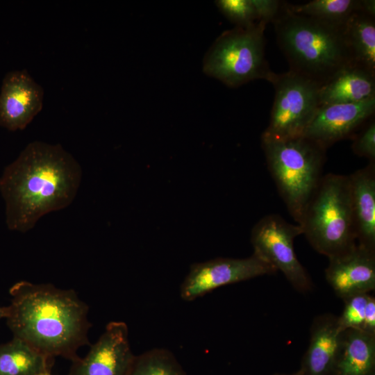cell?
Instances as JSON below:
<instances>
[{
	"label": "cell",
	"instance_id": "cell-1",
	"mask_svg": "<svg viewBox=\"0 0 375 375\" xmlns=\"http://www.w3.org/2000/svg\"><path fill=\"white\" fill-rule=\"evenodd\" d=\"M82 175L78 162L60 144L28 143L0 176L8 228L26 233L44 215L69 206Z\"/></svg>",
	"mask_w": 375,
	"mask_h": 375
},
{
	"label": "cell",
	"instance_id": "cell-2",
	"mask_svg": "<svg viewBox=\"0 0 375 375\" xmlns=\"http://www.w3.org/2000/svg\"><path fill=\"white\" fill-rule=\"evenodd\" d=\"M9 292L6 319L13 338L47 356L72 362L79 358L80 347L90 344L88 306L74 290L21 281Z\"/></svg>",
	"mask_w": 375,
	"mask_h": 375
},
{
	"label": "cell",
	"instance_id": "cell-3",
	"mask_svg": "<svg viewBox=\"0 0 375 375\" xmlns=\"http://www.w3.org/2000/svg\"><path fill=\"white\" fill-rule=\"evenodd\" d=\"M272 23L290 70L319 85L353 63L343 26L292 12L285 2Z\"/></svg>",
	"mask_w": 375,
	"mask_h": 375
},
{
	"label": "cell",
	"instance_id": "cell-4",
	"mask_svg": "<svg viewBox=\"0 0 375 375\" xmlns=\"http://www.w3.org/2000/svg\"><path fill=\"white\" fill-rule=\"evenodd\" d=\"M261 145L278 193L299 224L323 176L326 149L303 135L284 139L262 135Z\"/></svg>",
	"mask_w": 375,
	"mask_h": 375
},
{
	"label": "cell",
	"instance_id": "cell-5",
	"mask_svg": "<svg viewBox=\"0 0 375 375\" xmlns=\"http://www.w3.org/2000/svg\"><path fill=\"white\" fill-rule=\"evenodd\" d=\"M298 225L312 248L328 258L355 247L349 176H323Z\"/></svg>",
	"mask_w": 375,
	"mask_h": 375
},
{
	"label": "cell",
	"instance_id": "cell-6",
	"mask_svg": "<svg viewBox=\"0 0 375 375\" xmlns=\"http://www.w3.org/2000/svg\"><path fill=\"white\" fill-rule=\"evenodd\" d=\"M267 24L259 21L223 32L204 56L203 72L230 88H238L256 79L269 81L273 72L265 57Z\"/></svg>",
	"mask_w": 375,
	"mask_h": 375
},
{
	"label": "cell",
	"instance_id": "cell-7",
	"mask_svg": "<svg viewBox=\"0 0 375 375\" xmlns=\"http://www.w3.org/2000/svg\"><path fill=\"white\" fill-rule=\"evenodd\" d=\"M275 90L269 125L262 136L277 139L301 136L319 107V85L289 70L273 72Z\"/></svg>",
	"mask_w": 375,
	"mask_h": 375
},
{
	"label": "cell",
	"instance_id": "cell-8",
	"mask_svg": "<svg viewBox=\"0 0 375 375\" xmlns=\"http://www.w3.org/2000/svg\"><path fill=\"white\" fill-rule=\"evenodd\" d=\"M299 235H302L299 225L292 224L278 215L270 214L254 225L251 242L253 254L276 272L281 271L295 290L306 292L312 284L294 251V240Z\"/></svg>",
	"mask_w": 375,
	"mask_h": 375
},
{
	"label": "cell",
	"instance_id": "cell-9",
	"mask_svg": "<svg viewBox=\"0 0 375 375\" xmlns=\"http://www.w3.org/2000/svg\"><path fill=\"white\" fill-rule=\"evenodd\" d=\"M276 272L254 254L246 258H219L194 263L181 283V297L193 301L219 287Z\"/></svg>",
	"mask_w": 375,
	"mask_h": 375
},
{
	"label": "cell",
	"instance_id": "cell-10",
	"mask_svg": "<svg viewBox=\"0 0 375 375\" xmlns=\"http://www.w3.org/2000/svg\"><path fill=\"white\" fill-rule=\"evenodd\" d=\"M134 357L126 324L111 322L87 355L72 362L67 375H126Z\"/></svg>",
	"mask_w": 375,
	"mask_h": 375
},
{
	"label": "cell",
	"instance_id": "cell-11",
	"mask_svg": "<svg viewBox=\"0 0 375 375\" xmlns=\"http://www.w3.org/2000/svg\"><path fill=\"white\" fill-rule=\"evenodd\" d=\"M374 111L375 98L319 106L302 135L326 150L338 141L353 138Z\"/></svg>",
	"mask_w": 375,
	"mask_h": 375
},
{
	"label": "cell",
	"instance_id": "cell-12",
	"mask_svg": "<svg viewBox=\"0 0 375 375\" xmlns=\"http://www.w3.org/2000/svg\"><path fill=\"white\" fill-rule=\"evenodd\" d=\"M43 99V88L26 69L8 72L0 91V126L24 130L42 110Z\"/></svg>",
	"mask_w": 375,
	"mask_h": 375
},
{
	"label": "cell",
	"instance_id": "cell-13",
	"mask_svg": "<svg viewBox=\"0 0 375 375\" xmlns=\"http://www.w3.org/2000/svg\"><path fill=\"white\" fill-rule=\"evenodd\" d=\"M325 276L338 297L344 299L375 289V250L356 244L328 258Z\"/></svg>",
	"mask_w": 375,
	"mask_h": 375
},
{
	"label": "cell",
	"instance_id": "cell-14",
	"mask_svg": "<svg viewBox=\"0 0 375 375\" xmlns=\"http://www.w3.org/2000/svg\"><path fill=\"white\" fill-rule=\"evenodd\" d=\"M342 331L338 316L326 313L312 320L308 347L300 369L303 375H332L340 351Z\"/></svg>",
	"mask_w": 375,
	"mask_h": 375
},
{
	"label": "cell",
	"instance_id": "cell-15",
	"mask_svg": "<svg viewBox=\"0 0 375 375\" xmlns=\"http://www.w3.org/2000/svg\"><path fill=\"white\" fill-rule=\"evenodd\" d=\"M348 176L357 244L375 250V162Z\"/></svg>",
	"mask_w": 375,
	"mask_h": 375
},
{
	"label": "cell",
	"instance_id": "cell-16",
	"mask_svg": "<svg viewBox=\"0 0 375 375\" xmlns=\"http://www.w3.org/2000/svg\"><path fill=\"white\" fill-rule=\"evenodd\" d=\"M372 98H375V74L354 63L340 69L318 89L319 106Z\"/></svg>",
	"mask_w": 375,
	"mask_h": 375
},
{
	"label": "cell",
	"instance_id": "cell-17",
	"mask_svg": "<svg viewBox=\"0 0 375 375\" xmlns=\"http://www.w3.org/2000/svg\"><path fill=\"white\" fill-rule=\"evenodd\" d=\"M332 375H375V335L359 329L344 331Z\"/></svg>",
	"mask_w": 375,
	"mask_h": 375
},
{
	"label": "cell",
	"instance_id": "cell-18",
	"mask_svg": "<svg viewBox=\"0 0 375 375\" xmlns=\"http://www.w3.org/2000/svg\"><path fill=\"white\" fill-rule=\"evenodd\" d=\"M53 360L54 358L41 353L16 338L0 344V375H39L51 372Z\"/></svg>",
	"mask_w": 375,
	"mask_h": 375
},
{
	"label": "cell",
	"instance_id": "cell-19",
	"mask_svg": "<svg viewBox=\"0 0 375 375\" xmlns=\"http://www.w3.org/2000/svg\"><path fill=\"white\" fill-rule=\"evenodd\" d=\"M353 62L375 74V21L360 11L354 12L343 26Z\"/></svg>",
	"mask_w": 375,
	"mask_h": 375
},
{
	"label": "cell",
	"instance_id": "cell-20",
	"mask_svg": "<svg viewBox=\"0 0 375 375\" xmlns=\"http://www.w3.org/2000/svg\"><path fill=\"white\" fill-rule=\"evenodd\" d=\"M292 12L312 17L337 26H344L359 10V0H313L302 4L286 3Z\"/></svg>",
	"mask_w": 375,
	"mask_h": 375
},
{
	"label": "cell",
	"instance_id": "cell-21",
	"mask_svg": "<svg viewBox=\"0 0 375 375\" xmlns=\"http://www.w3.org/2000/svg\"><path fill=\"white\" fill-rule=\"evenodd\" d=\"M126 375H186L174 354L165 349H153L135 356Z\"/></svg>",
	"mask_w": 375,
	"mask_h": 375
},
{
	"label": "cell",
	"instance_id": "cell-22",
	"mask_svg": "<svg viewBox=\"0 0 375 375\" xmlns=\"http://www.w3.org/2000/svg\"><path fill=\"white\" fill-rule=\"evenodd\" d=\"M215 4L236 26L246 27L259 22L253 0H218Z\"/></svg>",
	"mask_w": 375,
	"mask_h": 375
},
{
	"label": "cell",
	"instance_id": "cell-23",
	"mask_svg": "<svg viewBox=\"0 0 375 375\" xmlns=\"http://www.w3.org/2000/svg\"><path fill=\"white\" fill-rule=\"evenodd\" d=\"M369 293L357 294L344 299V308L338 316L339 325L342 331L347 329L362 330Z\"/></svg>",
	"mask_w": 375,
	"mask_h": 375
},
{
	"label": "cell",
	"instance_id": "cell-24",
	"mask_svg": "<svg viewBox=\"0 0 375 375\" xmlns=\"http://www.w3.org/2000/svg\"><path fill=\"white\" fill-rule=\"evenodd\" d=\"M351 145L353 153L375 162V122L370 118L353 137Z\"/></svg>",
	"mask_w": 375,
	"mask_h": 375
},
{
	"label": "cell",
	"instance_id": "cell-25",
	"mask_svg": "<svg viewBox=\"0 0 375 375\" xmlns=\"http://www.w3.org/2000/svg\"><path fill=\"white\" fill-rule=\"evenodd\" d=\"M256 6L259 21H264L267 24L272 22L278 15L282 1L277 0H253Z\"/></svg>",
	"mask_w": 375,
	"mask_h": 375
},
{
	"label": "cell",
	"instance_id": "cell-26",
	"mask_svg": "<svg viewBox=\"0 0 375 375\" xmlns=\"http://www.w3.org/2000/svg\"><path fill=\"white\" fill-rule=\"evenodd\" d=\"M362 331L375 335V298L371 294L367 303Z\"/></svg>",
	"mask_w": 375,
	"mask_h": 375
},
{
	"label": "cell",
	"instance_id": "cell-27",
	"mask_svg": "<svg viewBox=\"0 0 375 375\" xmlns=\"http://www.w3.org/2000/svg\"><path fill=\"white\" fill-rule=\"evenodd\" d=\"M369 16L375 17V1L374 0H359V10Z\"/></svg>",
	"mask_w": 375,
	"mask_h": 375
},
{
	"label": "cell",
	"instance_id": "cell-28",
	"mask_svg": "<svg viewBox=\"0 0 375 375\" xmlns=\"http://www.w3.org/2000/svg\"><path fill=\"white\" fill-rule=\"evenodd\" d=\"M8 315V306L1 307L0 306V319L2 318H6Z\"/></svg>",
	"mask_w": 375,
	"mask_h": 375
},
{
	"label": "cell",
	"instance_id": "cell-29",
	"mask_svg": "<svg viewBox=\"0 0 375 375\" xmlns=\"http://www.w3.org/2000/svg\"><path fill=\"white\" fill-rule=\"evenodd\" d=\"M273 375H303V373L301 370L299 369L298 371L292 373V374H281V373H276Z\"/></svg>",
	"mask_w": 375,
	"mask_h": 375
},
{
	"label": "cell",
	"instance_id": "cell-30",
	"mask_svg": "<svg viewBox=\"0 0 375 375\" xmlns=\"http://www.w3.org/2000/svg\"><path fill=\"white\" fill-rule=\"evenodd\" d=\"M39 375H52V374H51L50 372H47L42 373V374H40Z\"/></svg>",
	"mask_w": 375,
	"mask_h": 375
}]
</instances>
